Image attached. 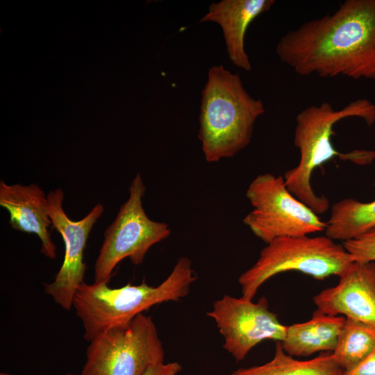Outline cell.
Segmentation results:
<instances>
[{"label": "cell", "instance_id": "3", "mask_svg": "<svg viewBox=\"0 0 375 375\" xmlns=\"http://www.w3.org/2000/svg\"><path fill=\"white\" fill-rule=\"evenodd\" d=\"M264 112L262 101L247 92L238 74L222 65L210 68L202 91L198 133L206 160L215 162L244 149Z\"/></svg>", "mask_w": 375, "mask_h": 375}, {"label": "cell", "instance_id": "11", "mask_svg": "<svg viewBox=\"0 0 375 375\" xmlns=\"http://www.w3.org/2000/svg\"><path fill=\"white\" fill-rule=\"evenodd\" d=\"M319 311L375 326V262H353L338 283L313 297Z\"/></svg>", "mask_w": 375, "mask_h": 375}, {"label": "cell", "instance_id": "2", "mask_svg": "<svg viewBox=\"0 0 375 375\" xmlns=\"http://www.w3.org/2000/svg\"><path fill=\"white\" fill-rule=\"evenodd\" d=\"M348 117L360 118L372 126L375 122V104L358 99L335 110L330 103L323 102L304 108L296 116L293 142L300 159L296 167L285 172L284 179L290 192L317 215L328 209L329 201L325 196L316 194L312 188L311 177L317 167L335 157L359 165H369L375 158L374 151L356 149L342 153L333 146V126Z\"/></svg>", "mask_w": 375, "mask_h": 375}, {"label": "cell", "instance_id": "7", "mask_svg": "<svg viewBox=\"0 0 375 375\" xmlns=\"http://www.w3.org/2000/svg\"><path fill=\"white\" fill-rule=\"evenodd\" d=\"M146 186L138 173L129 187V197L103 233V241L94 263L95 283H108L112 272L128 258L135 265L143 262L149 249L171 233L169 225L148 217L142 206Z\"/></svg>", "mask_w": 375, "mask_h": 375}, {"label": "cell", "instance_id": "22", "mask_svg": "<svg viewBox=\"0 0 375 375\" xmlns=\"http://www.w3.org/2000/svg\"><path fill=\"white\" fill-rule=\"evenodd\" d=\"M65 375H73L72 374H66Z\"/></svg>", "mask_w": 375, "mask_h": 375}, {"label": "cell", "instance_id": "12", "mask_svg": "<svg viewBox=\"0 0 375 375\" xmlns=\"http://www.w3.org/2000/svg\"><path fill=\"white\" fill-rule=\"evenodd\" d=\"M0 206L9 212V224L13 229L36 234L41 241V253L56 258V247L48 229L52 222L47 197L38 185H8L1 181Z\"/></svg>", "mask_w": 375, "mask_h": 375}, {"label": "cell", "instance_id": "5", "mask_svg": "<svg viewBox=\"0 0 375 375\" xmlns=\"http://www.w3.org/2000/svg\"><path fill=\"white\" fill-rule=\"evenodd\" d=\"M353 262L343 244L326 235L282 237L266 244L238 283L242 297L252 300L264 283L280 273L297 271L322 280L339 277Z\"/></svg>", "mask_w": 375, "mask_h": 375}, {"label": "cell", "instance_id": "13", "mask_svg": "<svg viewBox=\"0 0 375 375\" xmlns=\"http://www.w3.org/2000/svg\"><path fill=\"white\" fill-rule=\"evenodd\" d=\"M274 0H222L209 6L208 12L200 22H213L222 28L226 50L232 62L245 71L251 69L244 50V37L249 24L267 12Z\"/></svg>", "mask_w": 375, "mask_h": 375}, {"label": "cell", "instance_id": "10", "mask_svg": "<svg viewBox=\"0 0 375 375\" xmlns=\"http://www.w3.org/2000/svg\"><path fill=\"white\" fill-rule=\"evenodd\" d=\"M47 197L48 215L53 227L62 238L65 256L53 281L45 283L44 290L61 308L70 310L75 293L84 282L86 265L83 256L88 236L104 208L101 203H97L83 219L73 221L63 210L64 192L61 188L50 191Z\"/></svg>", "mask_w": 375, "mask_h": 375}, {"label": "cell", "instance_id": "9", "mask_svg": "<svg viewBox=\"0 0 375 375\" xmlns=\"http://www.w3.org/2000/svg\"><path fill=\"white\" fill-rule=\"evenodd\" d=\"M206 314L215 321L223 336L224 349L237 362L243 360L260 342H281L286 335L287 326L269 310L265 297L254 303L242 297L224 294L214 302Z\"/></svg>", "mask_w": 375, "mask_h": 375}, {"label": "cell", "instance_id": "21", "mask_svg": "<svg viewBox=\"0 0 375 375\" xmlns=\"http://www.w3.org/2000/svg\"><path fill=\"white\" fill-rule=\"evenodd\" d=\"M0 375H11V374H10L8 373H6V372H1Z\"/></svg>", "mask_w": 375, "mask_h": 375}, {"label": "cell", "instance_id": "6", "mask_svg": "<svg viewBox=\"0 0 375 375\" xmlns=\"http://www.w3.org/2000/svg\"><path fill=\"white\" fill-rule=\"evenodd\" d=\"M165 351L150 316L107 328L90 341L81 375H143L164 362Z\"/></svg>", "mask_w": 375, "mask_h": 375}, {"label": "cell", "instance_id": "8", "mask_svg": "<svg viewBox=\"0 0 375 375\" xmlns=\"http://www.w3.org/2000/svg\"><path fill=\"white\" fill-rule=\"evenodd\" d=\"M246 197L253 209L243 223L266 244L278 238L325 231L326 222L290 192L281 176L258 175L249 184Z\"/></svg>", "mask_w": 375, "mask_h": 375}, {"label": "cell", "instance_id": "20", "mask_svg": "<svg viewBox=\"0 0 375 375\" xmlns=\"http://www.w3.org/2000/svg\"><path fill=\"white\" fill-rule=\"evenodd\" d=\"M181 369L178 362H161L149 367L143 375H176Z\"/></svg>", "mask_w": 375, "mask_h": 375}, {"label": "cell", "instance_id": "15", "mask_svg": "<svg viewBox=\"0 0 375 375\" xmlns=\"http://www.w3.org/2000/svg\"><path fill=\"white\" fill-rule=\"evenodd\" d=\"M332 352H322L308 360L294 359L276 342L273 358L261 365L240 368L231 375H342Z\"/></svg>", "mask_w": 375, "mask_h": 375}, {"label": "cell", "instance_id": "14", "mask_svg": "<svg viewBox=\"0 0 375 375\" xmlns=\"http://www.w3.org/2000/svg\"><path fill=\"white\" fill-rule=\"evenodd\" d=\"M345 319L344 316L327 315L316 310L310 319L287 326L281 347L288 355L297 357L333 352Z\"/></svg>", "mask_w": 375, "mask_h": 375}, {"label": "cell", "instance_id": "19", "mask_svg": "<svg viewBox=\"0 0 375 375\" xmlns=\"http://www.w3.org/2000/svg\"><path fill=\"white\" fill-rule=\"evenodd\" d=\"M342 375H375V348L358 364Z\"/></svg>", "mask_w": 375, "mask_h": 375}, {"label": "cell", "instance_id": "1", "mask_svg": "<svg viewBox=\"0 0 375 375\" xmlns=\"http://www.w3.org/2000/svg\"><path fill=\"white\" fill-rule=\"evenodd\" d=\"M281 62L301 76L375 81V0H346L279 40Z\"/></svg>", "mask_w": 375, "mask_h": 375}, {"label": "cell", "instance_id": "4", "mask_svg": "<svg viewBox=\"0 0 375 375\" xmlns=\"http://www.w3.org/2000/svg\"><path fill=\"white\" fill-rule=\"evenodd\" d=\"M196 279L190 260L181 257L158 286L143 282L113 288L108 283L83 282L75 293L73 308L82 322L85 340L90 342L103 331L127 323L155 305L185 297Z\"/></svg>", "mask_w": 375, "mask_h": 375}, {"label": "cell", "instance_id": "16", "mask_svg": "<svg viewBox=\"0 0 375 375\" xmlns=\"http://www.w3.org/2000/svg\"><path fill=\"white\" fill-rule=\"evenodd\" d=\"M375 228V199L369 202L345 198L331 207L325 235L344 242L356 239Z\"/></svg>", "mask_w": 375, "mask_h": 375}, {"label": "cell", "instance_id": "18", "mask_svg": "<svg viewBox=\"0 0 375 375\" xmlns=\"http://www.w3.org/2000/svg\"><path fill=\"white\" fill-rule=\"evenodd\" d=\"M342 244L354 262H375V228Z\"/></svg>", "mask_w": 375, "mask_h": 375}, {"label": "cell", "instance_id": "17", "mask_svg": "<svg viewBox=\"0 0 375 375\" xmlns=\"http://www.w3.org/2000/svg\"><path fill=\"white\" fill-rule=\"evenodd\" d=\"M375 348V326L346 318L333 355L343 371L358 364Z\"/></svg>", "mask_w": 375, "mask_h": 375}]
</instances>
